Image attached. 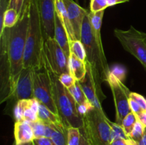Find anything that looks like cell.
<instances>
[{"label": "cell", "instance_id": "33", "mask_svg": "<svg viewBox=\"0 0 146 145\" xmlns=\"http://www.w3.org/2000/svg\"><path fill=\"white\" fill-rule=\"evenodd\" d=\"M76 107L78 112L82 117L84 116H85L86 114H88L91 109L95 108V107H94L88 100L83 104H77Z\"/></svg>", "mask_w": 146, "mask_h": 145}, {"label": "cell", "instance_id": "38", "mask_svg": "<svg viewBox=\"0 0 146 145\" xmlns=\"http://www.w3.org/2000/svg\"><path fill=\"white\" fill-rule=\"evenodd\" d=\"M33 142H34V145H54L51 139L46 137L34 139Z\"/></svg>", "mask_w": 146, "mask_h": 145}, {"label": "cell", "instance_id": "22", "mask_svg": "<svg viewBox=\"0 0 146 145\" xmlns=\"http://www.w3.org/2000/svg\"><path fill=\"white\" fill-rule=\"evenodd\" d=\"M68 90L75 100L76 104H83L88 101L78 81H76L75 84Z\"/></svg>", "mask_w": 146, "mask_h": 145}, {"label": "cell", "instance_id": "20", "mask_svg": "<svg viewBox=\"0 0 146 145\" xmlns=\"http://www.w3.org/2000/svg\"><path fill=\"white\" fill-rule=\"evenodd\" d=\"M70 52L74 54L78 59L85 61L86 59V52L85 47L81 40H74L69 41Z\"/></svg>", "mask_w": 146, "mask_h": 145}, {"label": "cell", "instance_id": "32", "mask_svg": "<svg viewBox=\"0 0 146 145\" xmlns=\"http://www.w3.org/2000/svg\"><path fill=\"white\" fill-rule=\"evenodd\" d=\"M24 120L29 121V122H36V121L38 120V112H36L30 107L29 99L28 100V104H27L25 112H24Z\"/></svg>", "mask_w": 146, "mask_h": 145}, {"label": "cell", "instance_id": "45", "mask_svg": "<svg viewBox=\"0 0 146 145\" xmlns=\"http://www.w3.org/2000/svg\"><path fill=\"white\" fill-rule=\"evenodd\" d=\"M129 0H118V4H121V3H124L128 1Z\"/></svg>", "mask_w": 146, "mask_h": 145}, {"label": "cell", "instance_id": "41", "mask_svg": "<svg viewBox=\"0 0 146 145\" xmlns=\"http://www.w3.org/2000/svg\"><path fill=\"white\" fill-rule=\"evenodd\" d=\"M80 145H89L86 138L85 137V136H84V134H83L82 132H81V143H80Z\"/></svg>", "mask_w": 146, "mask_h": 145}, {"label": "cell", "instance_id": "9", "mask_svg": "<svg viewBox=\"0 0 146 145\" xmlns=\"http://www.w3.org/2000/svg\"><path fill=\"white\" fill-rule=\"evenodd\" d=\"M34 96L40 103L58 115L53 98L49 74L46 68L43 72L41 70L34 71Z\"/></svg>", "mask_w": 146, "mask_h": 145}, {"label": "cell", "instance_id": "2", "mask_svg": "<svg viewBox=\"0 0 146 145\" xmlns=\"http://www.w3.org/2000/svg\"><path fill=\"white\" fill-rule=\"evenodd\" d=\"M102 20L100 17H94L90 21L88 14H87L83 22L81 36V41L86 52V67L91 72L94 87L101 102L106 98L101 85L104 82L108 81L111 72L101 39Z\"/></svg>", "mask_w": 146, "mask_h": 145}, {"label": "cell", "instance_id": "31", "mask_svg": "<svg viewBox=\"0 0 146 145\" xmlns=\"http://www.w3.org/2000/svg\"><path fill=\"white\" fill-rule=\"evenodd\" d=\"M58 79H59L61 83L64 85V87H66V88H71V86L75 84L76 80L74 79V77L70 74V72H66V73H63L58 77Z\"/></svg>", "mask_w": 146, "mask_h": 145}, {"label": "cell", "instance_id": "26", "mask_svg": "<svg viewBox=\"0 0 146 145\" xmlns=\"http://www.w3.org/2000/svg\"><path fill=\"white\" fill-rule=\"evenodd\" d=\"M110 126L111 127V141L118 138H123V139H128L130 136L125 133L122 126L118 125L115 122H112L108 120Z\"/></svg>", "mask_w": 146, "mask_h": 145}, {"label": "cell", "instance_id": "34", "mask_svg": "<svg viewBox=\"0 0 146 145\" xmlns=\"http://www.w3.org/2000/svg\"><path fill=\"white\" fill-rule=\"evenodd\" d=\"M25 0H9L7 9H13L17 11L19 16H21L23 10V7Z\"/></svg>", "mask_w": 146, "mask_h": 145}, {"label": "cell", "instance_id": "30", "mask_svg": "<svg viewBox=\"0 0 146 145\" xmlns=\"http://www.w3.org/2000/svg\"><path fill=\"white\" fill-rule=\"evenodd\" d=\"M108 7L106 0H91L90 1V11L96 13L104 11Z\"/></svg>", "mask_w": 146, "mask_h": 145}, {"label": "cell", "instance_id": "25", "mask_svg": "<svg viewBox=\"0 0 146 145\" xmlns=\"http://www.w3.org/2000/svg\"><path fill=\"white\" fill-rule=\"evenodd\" d=\"M137 120H138V117H137L136 115L134 113H133L132 112H130L128 115H127L126 116L124 117L121 126H122V127L123 128L125 133H126L128 136H130V134H131V132H132L133 129L134 125H135Z\"/></svg>", "mask_w": 146, "mask_h": 145}, {"label": "cell", "instance_id": "44", "mask_svg": "<svg viewBox=\"0 0 146 145\" xmlns=\"http://www.w3.org/2000/svg\"><path fill=\"white\" fill-rule=\"evenodd\" d=\"M17 145H34V142H25V143H21V144H19Z\"/></svg>", "mask_w": 146, "mask_h": 145}, {"label": "cell", "instance_id": "35", "mask_svg": "<svg viewBox=\"0 0 146 145\" xmlns=\"http://www.w3.org/2000/svg\"><path fill=\"white\" fill-rule=\"evenodd\" d=\"M130 98L133 99L141 106L143 110H146V99L143 95L136 93V92H131L130 94Z\"/></svg>", "mask_w": 146, "mask_h": 145}, {"label": "cell", "instance_id": "28", "mask_svg": "<svg viewBox=\"0 0 146 145\" xmlns=\"http://www.w3.org/2000/svg\"><path fill=\"white\" fill-rule=\"evenodd\" d=\"M145 129V127H144V125L138 119L136 122H135V125H134L133 129L131 134H130V138H131L134 141L138 142L141 139L143 135Z\"/></svg>", "mask_w": 146, "mask_h": 145}, {"label": "cell", "instance_id": "10", "mask_svg": "<svg viewBox=\"0 0 146 145\" xmlns=\"http://www.w3.org/2000/svg\"><path fill=\"white\" fill-rule=\"evenodd\" d=\"M34 71L31 68H23L8 100L15 101L17 103L21 100L34 98Z\"/></svg>", "mask_w": 146, "mask_h": 145}, {"label": "cell", "instance_id": "21", "mask_svg": "<svg viewBox=\"0 0 146 145\" xmlns=\"http://www.w3.org/2000/svg\"><path fill=\"white\" fill-rule=\"evenodd\" d=\"M53 127L54 130L50 139L53 142L54 145H67L66 136L68 129H62L55 126H53Z\"/></svg>", "mask_w": 146, "mask_h": 145}, {"label": "cell", "instance_id": "4", "mask_svg": "<svg viewBox=\"0 0 146 145\" xmlns=\"http://www.w3.org/2000/svg\"><path fill=\"white\" fill-rule=\"evenodd\" d=\"M47 70L50 76L53 98L56 106L58 115L61 117L64 124L67 128L69 127L82 129L84 127L83 117L77 110V104L71 95L68 88L60 82L58 77Z\"/></svg>", "mask_w": 146, "mask_h": 145}, {"label": "cell", "instance_id": "7", "mask_svg": "<svg viewBox=\"0 0 146 145\" xmlns=\"http://www.w3.org/2000/svg\"><path fill=\"white\" fill-rule=\"evenodd\" d=\"M43 63L44 67L58 77L63 73L69 72L68 58L54 38L44 41Z\"/></svg>", "mask_w": 146, "mask_h": 145}, {"label": "cell", "instance_id": "43", "mask_svg": "<svg viewBox=\"0 0 146 145\" xmlns=\"http://www.w3.org/2000/svg\"><path fill=\"white\" fill-rule=\"evenodd\" d=\"M30 1H31V0H25V1H24V7H23V9H25L26 7H28V6L29 5Z\"/></svg>", "mask_w": 146, "mask_h": 145}, {"label": "cell", "instance_id": "37", "mask_svg": "<svg viewBox=\"0 0 146 145\" xmlns=\"http://www.w3.org/2000/svg\"><path fill=\"white\" fill-rule=\"evenodd\" d=\"M129 107L131 112L135 114L136 116H138L142 111H143L142 108L141 107V106L133 99L131 98L129 99Z\"/></svg>", "mask_w": 146, "mask_h": 145}, {"label": "cell", "instance_id": "6", "mask_svg": "<svg viewBox=\"0 0 146 145\" xmlns=\"http://www.w3.org/2000/svg\"><path fill=\"white\" fill-rule=\"evenodd\" d=\"M113 32L124 49L136 58L146 70V33L133 26L128 30L115 28Z\"/></svg>", "mask_w": 146, "mask_h": 145}, {"label": "cell", "instance_id": "18", "mask_svg": "<svg viewBox=\"0 0 146 145\" xmlns=\"http://www.w3.org/2000/svg\"><path fill=\"white\" fill-rule=\"evenodd\" d=\"M55 9L56 14L58 16L60 21H61V23L66 30L69 41L76 40L75 38L72 26H71L69 18H68L67 9L63 0H55Z\"/></svg>", "mask_w": 146, "mask_h": 145}, {"label": "cell", "instance_id": "14", "mask_svg": "<svg viewBox=\"0 0 146 145\" xmlns=\"http://www.w3.org/2000/svg\"><path fill=\"white\" fill-rule=\"evenodd\" d=\"M14 134L17 144L32 142L35 139L34 131L30 125V122L24 119L20 122H15Z\"/></svg>", "mask_w": 146, "mask_h": 145}, {"label": "cell", "instance_id": "29", "mask_svg": "<svg viewBox=\"0 0 146 145\" xmlns=\"http://www.w3.org/2000/svg\"><path fill=\"white\" fill-rule=\"evenodd\" d=\"M111 73L113 75L118 78L119 80L123 82L124 80L125 79L127 74V70L125 66L121 64H115L112 66V68H110Z\"/></svg>", "mask_w": 146, "mask_h": 145}, {"label": "cell", "instance_id": "36", "mask_svg": "<svg viewBox=\"0 0 146 145\" xmlns=\"http://www.w3.org/2000/svg\"><path fill=\"white\" fill-rule=\"evenodd\" d=\"M111 145H137V142L131 138H118L111 141Z\"/></svg>", "mask_w": 146, "mask_h": 145}, {"label": "cell", "instance_id": "40", "mask_svg": "<svg viewBox=\"0 0 146 145\" xmlns=\"http://www.w3.org/2000/svg\"><path fill=\"white\" fill-rule=\"evenodd\" d=\"M137 145H146V127L143 136L141 137V139L137 142Z\"/></svg>", "mask_w": 146, "mask_h": 145}, {"label": "cell", "instance_id": "5", "mask_svg": "<svg viewBox=\"0 0 146 145\" xmlns=\"http://www.w3.org/2000/svg\"><path fill=\"white\" fill-rule=\"evenodd\" d=\"M106 115L94 108L83 117L84 127L81 132L89 145H111V127Z\"/></svg>", "mask_w": 146, "mask_h": 145}, {"label": "cell", "instance_id": "11", "mask_svg": "<svg viewBox=\"0 0 146 145\" xmlns=\"http://www.w3.org/2000/svg\"><path fill=\"white\" fill-rule=\"evenodd\" d=\"M44 41L54 38L55 0H37Z\"/></svg>", "mask_w": 146, "mask_h": 145}, {"label": "cell", "instance_id": "19", "mask_svg": "<svg viewBox=\"0 0 146 145\" xmlns=\"http://www.w3.org/2000/svg\"><path fill=\"white\" fill-rule=\"evenodd\" d=\"M19 18V14L16 10L13 9H7L4 13L0 14V29L2 30L4 28H12L17 24Z\"/></svg>", "mask_w": 146, "mask_h": 145}, {"label": "cell", "instance_id": "24", "mask_svg": "<svg viewBox=\"0 0 146 145\" xmlns=\"http://www.w3.org/2000/svg\"><path fill=\"white\" fill-rule=\"evenodd\" d=\"M28 100H21L18 101L14 106L13 117H14L15 122L24 120V112L28 104Z\"/></svg>", "mask_w": 146, "mask_h": 145}, {"label": "cell", "instance_id": "3", "mask_svg": "<svg viewBox=\"0 0 146 145\" xmlns=\"http://www.w3.org/2000/svg\"><path fill=\"white\" fill-rule=\"evenodd\" d=\"M44 39L37 0L29 4V21L24 55V68L39 71L44 68L43 50Z\"/></svg>", "mask_w": 146, "mask_h": 145}, {"label": "cell", "instance_id": "12", "mask_svg": "<svg viewBox=\"0 0 146 145\" xmlns=\"http://www.w3.org/2000/svg\"><path fill=\"white\" fill-rule=\"evenodd\" d=\"M76 40H81L83 22L88 11L73 0H63Z\"/></svg>", "mask_w": 146, "mask_h": 145}, {"label": "cell", "instance_id": "42", "mask_svg": "<svg viewBox=\"0 0 146 145\" xmlns=\"http://www.w3.org/2000/svg\"><path fill=\"white\" fill-rule=\"evenodd\" d=\"M108 7H112L118 4V0H106Z\"/></svg>", "mask_w": 146, "mask_h": 145}, {"label": "cell", "instance_id": "17", "mask_svg": "<svg viewBox=\"0 0 146 145\" xmlns=\"http://www.w3.org/2000/svg\"><path fill=\"white\" fill-rule=\"evenodd\" d=\"M68 70L70 74L78 82L82 81L87 73V67L85 61L78 59L72 53L70 54L68 57Z\"/></svg>", "mask_w": 146, "mask_h": 145}, {"label": "cell", "instance_id": "15", "mask_svg": "<svg viewBox=\"0 0 146 145\" xmlns=\"http://www.w3.org/2000/svg\"><path fill=\"white\" fill-rule=\"evenodd\" d=\"M38 120L44 122L45 125H53L62 129H67L68 128L65 126L61 117L57 114L54 113L48 107L40 103L39 109L38 112Z\"/></svg>", "mask_w": 146, "mask_h": 145}, {"label": "cell", "instance_id": "23", "mask_svg": "<svg viewBox=\"0 0 146 145\" xmlns=\"http://www.w3.org/2000/svg\"><path fill=\"white\" fill-rule=\"evenodd\" d=\"M81 138V129L69 127L67 129V145H80Z\"/></svg>", "mask_w": 146, "mask_h": 145}, {"label": "cell", "instance_id": "13", "mask_svg": "<svg viewBox=\"0 0 146 145\" xmlns=\"http://www.w3.org/2000/svg\"><path fill=\"white\" fill-rule=\"evenodd\" d=\"M79 84L82 88L83 91H84L87 100L95 107L96 109L99 110L104 115H106L104 113L102 106H101V101L98 98L95 87H94V82H93L91 72L88 68H87V73L85 78L82 81L79 82Z\"/></svg>", "mask_w": 146, "mask_h": 145}, {"label": "cell", "instance_id": "16", "mask_svg": "<svg viewBox=\"0 0 146 145\" xmlns=\"http://www.w3.org/2000/svg\"><path fill=\"white\" fill-rule=\"evenodd\" d=\"M54 39L59 44L66 56L68 58L71 52H70L69 40H68V34H67L65 27L64 26L56 14L55 16V24H54Z\"/></svg>", "mask_w": 146, "mask_h": 145}, {"label": "cell", "instance_id": "27", "mask_svg": "<svg viewBox=\"0 0 146 145\" xmlns=\"http://www.w3.org/2000/svg\"><path fill=\"white\" fill-rule=\"evenodd\" d=\"M33 131H34L35 139L38 138L45 137L46 130V125L40 120H37L36 122H29Z\"/></svg>", "mask_w": 146, "mask_h": 145}, {"label": "cell", "instance_id": "1", "mask_svg": "<svg viewBox=\"0 0 146 145\" xmlns=\"http://www.w3.org/2000/svg\"><path fill=\"white\" fill-rule=\"evenodd\" d=\"M29 21V5L14 27L0 31L1 99L8 100L24 68V55Z\"/></svg>", "mask_w": 146, "mask_h": 145}, {"label": "cell", "instance_id": "39", "mask_svg": "<svg viewBox=\"0 0 146 145\" xmlns=\"http://www.w3.org/2000/svg\"><path fill=\"white\" fill-rule=\"evenodd\" d=\"M138 119L146 127V110H143L137 116Z\"/></svg>", "mask_w": 146, "mask_h": 145}, {"label": "cell", "instance_id": "8", "mask_svg": "<svg viewBox=\"0 0 146 145\" xmlns=\"http://www.w3.org/2000/svg\"><path fill=\"white\" fill-rule=\"evenodd\" d=\"M107 82L113 93L115 107V123L122 125L124 117L131 112L129 107L131 91L123 84L110 72Z\"/></svg>", "mask_w": 146, "mask_h": 145}, {"label": "cell", "instance_id": "46", "mask_svg": "<svg viewBox=\"0 0 146 145\" xmlns=\"http://www.w3.org/2000/svg\"><path fill=\"white\" fill-rule=\"evenodd\" d=\"M12 145H17V144H16V142H14V144H13Z\"/></svg>", "mask_w": 146, "mask_h": 145}]
</instances>
